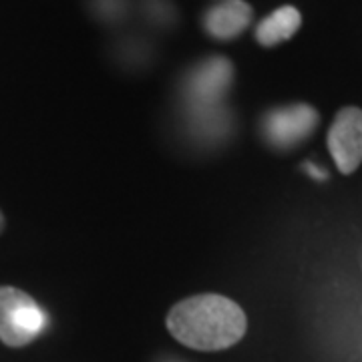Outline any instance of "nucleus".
Here are the masks:
<instances>
[{
  "label": "nucleus",
  "mask_w": 362,
  "mask_h": 362,
  "mask_svg": "<svg viewBox=\"0 0 362 362\" xmlns=\"http://www.w3.org/2000/svg\"><path fill=\"white\" fill-rule=\"evenodd\" d=\"M168 330L183 346L202 352L226 350L246 337V312L220 294H197L177 302L168 314Z\"/></svg>",
  "instance_id": "1"
},
{
  "label": "nucleus",
  "mask_w": 362,
  "mask_h": 362,
  "mask_svg": "<svg viewBox=\"0 0 362 362\" xmlns=\"http://www.w3.org/2000/svg\"><path fill=\"white\" fill-rule=\"evenodd\" d=\"M47 316L26 292L0 286V340L6 346L23 349L39 337Z\"/></svg>",
  "instance_id": "2"
},
{
  "label": "nucleus",
  "mask_w": 362,
  "mask_h": 362,
  "mask_svg": "<svg viewBox=\"0 0 362 362\" xmlns=\"http://www.w3.org/2000/svg\"><path fill=\"white\" fill-rule=\"evenodd\" d=\"M318 111L306 103L278 107L264 117V135L278 149H290L308 139L318 127Z\"/></svg>",
  "instance_id": "3"
},
{
  "label": "nucleus",
  "mask_w": 362,
  "mask_h": 362,
  "mask_svg": "<svg viewBox=\"0 0 362 362\" xmlns=\"http://www.w3.org/2000/svg\"><path fill=\"white\" fill-rule=\"evenodd\" d=\"M328 151L340 173L350 175L362 163V109L342 107L328 129Z\"/></svg>",
  "instance_id": "4"
},
{
  "label": "nucleus",
  "mask_w": 362,
  "mask_h": 362,
  "mask_svg": "<svg viewBox=\"0 0 362 362\" xmlns=\"http://www.w3.org/2000/svg\"><path fill=\"white\" fill-rule=\"evenodd\" d=\"M254 18V8L246 0H220L204 14V28L211 39L228 42L238 39Z\"/></svg>",
  "instance_id": "5"
},
{
  "label": "nucleus",
  "mask_w": 362,
  "mask_h": 362,
  "mask_svg": "<svg viewBox=\"0 0 362 362\" xmlns=\"http://www.w3.org/2000/svg\"><path fill=\"white\" fill-rule=\"evenodd\" d=\"M233 77V66L223 57H214L195 66L192 77L187 81L189 97L195 103L211 105L223 97V93L230 89Z\"/></svg>",
  "instance_id": "6"
},
{
  "label": "nucleus",
  "mask_w": 362,
  "mask_h": 362,
  "mask_svg": "<svg viewBox=\"0 0 362 362\" xmlns=\"http://www.w3.org/2000/svg\"><path fill=\"white\" fill-rule=\"evenodd\" d=\"M302 26V14L296 6L284 4L280 8H276L264 21H259L256 26V40L264 49L278 47L286 40H290Z\"/></svg>",
  "instance_id": "7"
},
{
  "label": "nucleus",
  "mask_w": 362,
  "mask_h": 362,
  "mask_svg": "<svg viewBox=\"0 0 362 362\" xmlns=\"http://www.w3.org/2000/svg\"><path fill=\"white\" fill-rule=\"evenodd\" d=\"M143 8H145V13H151L147 14V18L156 21L157 25H168L175 16L169 0H143Z\"/></svg>",
  "instance_id": "8"
},
{
  "label": "nucleus",
  "mask_w": 362,
  "mask_h": 362,
  "mask_svg": "<svg viewBox=\"0 0 362 362\" xmlns=\"http://www.w3.org/2000/svg\"><path fill=\"white\" fill-rule=\"evenodd\" d=\"M93 6H95L97 14L101 13L105 6H111L113 21H117V18L123 14V8H125V0H93Z\"/></svg>",
  "instance_id": "9"
},
{
  "label": "nucleus",
  "mask_w": 362,
  "mask_h": 362,
  "mask_svg": "<svg viewBox=\"0 0 362 362\" xmlns=\"http://www.w3.org/2000/svg\"><path fill=\"white\" fill-rule=\"evenodd\" d=\"M4 226H6V221H4V216H2V211H0V233L4 232Z\"/></svg>",
  "instance_id": "10"
}]
</instances>
